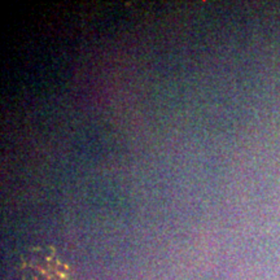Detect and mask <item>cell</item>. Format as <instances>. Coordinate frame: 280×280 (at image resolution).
<instances>
[{"label":"cell","instance_id":"6da1fadb","mask_svg":"<svg viewBox=\"0 0 280 280\" xmlns=\"http://www.w3.org/2000/svg\"><path fill=\"white\" fill-rule=\"evenodd\" d=\"M21 280H78L53 250L35 248L22 261Z\"/></svg>","mask_w":280,"mask_h":280}]
</instances>
